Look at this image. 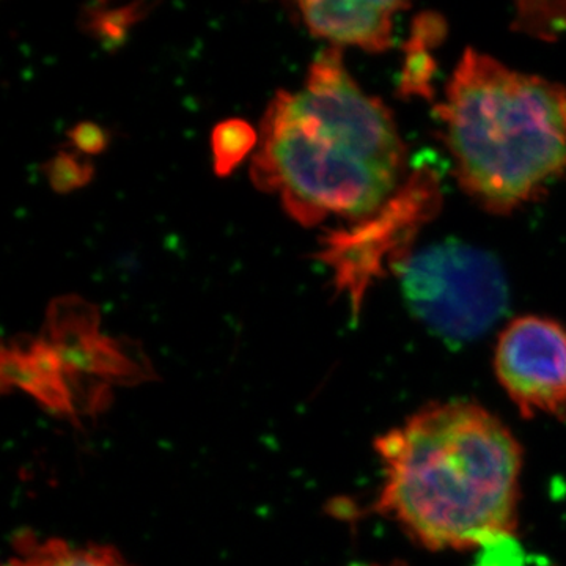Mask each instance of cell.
I'll return each mask as SVG.
<instances>
[{
	"label": "cell",
	"instance_id": "obj_9",
	"mask_svg": "<svg viewBox=\"0 0 566 566\" xmlns=\"http://www.w3.org/2000/svg\"><path fill=\"white\" fill-rule=\"evenodd\" d=\"M260 133L243 118H229L218 123L211 133V151L214 172L229 177L241 163L256 150Z\"/></svg>",
	"mask_w": 566,
	"mask_h": 566
},
{
	"label": "cell",
	"instance_id": "obj_7",
	"mask_svg": "<svg viewBox=\"0 0 566 566\" xmlns=\"http://www.w3.org/2000/svg\"><path fill=\"white\" fill-rule=\"evenodd\" d=\"M305 28L333 46L385 52L392 46L395 17L401 2H300Z\"/></svg>",
	"mask_w": 566,
	"mask_h": 566
},
{
	"label": "cell",
	"instance_id": "obj_3",
	"mask_svg": "<svg viewBox=\"0 0 566 566\" xmlns=\"http://www.w3.org/2000/svg\"><path fill=\"white\" fill-rule=\"evenodd\" d=\"M457 180L506 214L566 175V88L469 48L436 106Z\"/></svg>",
	"mask_w": 566,
	"mask_h": 566
},
{
	"label": "cell",
	"instance_id": "obj_13",
	"mask_svg": "<svg viewBox=\"0 0 566 566\" xmlns=\"http://www.w3.org/2000/svg\"><path fill=\"white\" fill-rule=\"evenodd\" d=\"M69 136L76 150L87 153V155H98V153L104 151L107 142H109V136L102 126L92 122H84L74 126Z\"/></svg>",
	"mask_w": 566,
	"mask_h": 566
},
{
	"label": "cell",
	"instance_id": "obj_11",
	"mask_svg": "<svg viewBox=\"0 0 566 566\" xmlns=\"http://www.w3.org/2000/svg\"><path fill=\"white\" fill-rule=\"evenodd\" d=\"M142 11L140 3H133L129 7H122L115 10H96L87 14L88 31L95 33L96 36L109 43L125 39L129 29L140 20Z\"/></svg>",
	"mask_w": 566,
	"mask_h": 566
},
{
	"label": "cell",
	"instance_id": "obj_12",
	"mask_svg": "<svg viewBox=\"0 0 566 566\" xmlns=\"http://www.w3.org/2000/svg\"><path fill=\"white\" fill-rule=\"evenodd\" d=\"M549 14L546 3H523L517 13V28L538 36H554L566 29V3H556Z\"/></svg>",
	"mask_w": 566,
	"mask_h": 566
},
{
	"label": "cell",
	"instance_id": "obj_2",
	"mask_svg": "<svg viewBox=\"0 0 566 566\" xmlns=\"http://www.w3.org/2000/svg\"><path fill=\"white\" fill-rule=\"evenodd\" d=\"M376 449L385 471L376 509L422 545L468 549L515 527L521 449L480 406H430Z\"/></svg>",
	"mask_w": 566,
	"mask_h": 566
},
{
	"label": "cell",
	"instance_id": "obj_8",
	"mask_svg": "<svg viewBox=\"0 0 566 566\" xmlns=\"http://www.w3.org/2000/svg\"><path fill=\"white\" fill-rule=\"evenodd\" d=\"M6 566H132L109 546H76L22 535Z\"/></svg>",
	"mask_w": 566,
	"mask_h": 566
},
{
	"label": "cell",
	"instance_id": "obj_6",
	"mask_svg": "<svg viewBox=\"0 0 566 566\" xmlns=\"http://www.w3.org/2000/svg\"><path fill=\"white\" fill-rule=\"evenodd\" d=\"M495 374L523 415L566 422V327L543 316H521L501 334Z\"/></svg>",
	"mask_w": 566,
	"mask_h": 566
},
{
	"label": "cell",
	"instance_id": "obj_1",
	"mask_svg": "<svg viewBox=\"0 0 566 566\" xmlns=\"http://www.w3.org/2000/svg\"><path fill=\"white\" fill-rule=\"evenodd\" d=\"M251 180L281 197L303 227L329 216L363 221L398 191L406 147L385 104L349 74L342 48L319 52L303 91H279L264 111Z\"/></svg>",
	"mask_w": 566,
	"mask_h": 566
},
{
	"label": "cell",
	"instance_id": "obj_10",
	"mask_svg": "<svg viewBox=\"0 0 566 566\" xmlns=\"http://www.w3.org/2000/svg\"><path fill=\"white\" fill-rule=\"evenodd\" d=\"M46 175L54 191L66 193L88 185L93 178V167L76 153L62 151L48 163Z\"/></svg>",
	"mask_w": 566,
	"mask_h": 566
},
{
	"label": "cell",
	"instance_id": "obj_4",
	"mask_svg": "<svg viewBox=\"0 0 566 566\" xmlns=\"http://www.w3.org/2000/svg\"><path fill=\"white\" fill-rule=\"evenodd\" d=\"M411 314L450 345L485 335L510 304L504 268L494 255L446 241L395 266Z\"/></svg>",
	"mask_w": 566,
	"mask_h": 566
},
{
	"label": "cell",
	"instance_id": "obj_5",
	"mask_svg": "<svg viewBox=\"0 0 566 566\" xmlns=\"http://www.w3.org/2000/svg\"><path fill=\"white\" fill-rule=\"evenodd\" d=\"M441 203L438 177L419 169L375 214L322 238L316 259L333 271L335 292L348 297L359 315L365 294L386 268L395 270L411 255V244Z\"/></svg>",
	"mask_w": 566,
	"mask_h": 566
}]
</instances>
